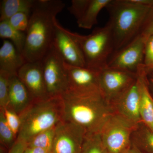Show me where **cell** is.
Instances as JSON below:
<instances>
[{"mask_svg": "<svg viewBox=\"0 0 153 153\" xmlns=\"http://www.w3.org/2000/svg\"><path fill=\"white\" fill-rule=\"evenodd\" d=\"M63 120L85 130L86 134L100 133L113 111L100 89L67 90L61 96Z\"/></svg>", "mask_w": 153, "mask_h": 153, "instance_id": "6da1fadb", "label": "cell"}, {"mask_svg": "<svg viewBox=\"0 0 153 153\" xmlns=\"http://www.w3.org/2000/svg\"><path fill=\"white\" fill-rule=\"evenodd\" d=\"M65 6L60 0H36L25 33L22 55L27 62L40 61L52 47L56 16Z\"/></svg>", "mask_w": 153, "mask_h": 153, "instance_id": "7a4b0ae2", "label": "cell"}, {"mask_svg": "<svg viewBox=\"0 0 153 153\" xmlns=\"http://www.w3.org/2000/svg\"><path fill=\"white\" fill-rule=\"evenodd\" d=\"M152 7L139 2L137 0H111L105 8L109 13L107 25L112 36L114 53L125 47L139 35Z\"/></svg>", "mask_w": 153, "mask_h": 153, "instance_id": "3957f363", "label": "cell"}, {"mask_svg": "<svg viewBox=\"0 0 153 153\" xmlns=\"http://www.w3.org/2000/svg\"><path fill=\"white\" fill-rule=\"evenodd\" d=\"M19 115L21 123L17 139L27 143L39 133L54 127L63 120L61 97L33 101Z\"/></svg>", "mask_w": 153, "mask_h": 153, "instance_id": "277c9868", "label": "cell"}, {"mask_svg": "<svg viewBox=\"0 0 153 153\" xmlns=\"http://www.w3.org/2000/svg\"><path fill=\"white\" fill-rule=\"evenodd\" d=\"M79 45L88 68L101 70L105 68L114 52L113 40L109 27L96 28L88 35L71 32Z\"/></svg>", "mask_w": 153, "mask_h": 153, "instance_id": "5b68a950", "label": "cell"}, {"mask_svg": "<svg viewBox=\"0 0 153 153\" xmlns=\"http://www.w3.org/2000/svg\"><path fill=\"white\" fill-rule=\"evenodd\" d=\"M137 125L119 115L110 116L100 132L108 153H121L131 145L132 134Z\"/></svg>", "mask_w": 153, "mask_h": 153, "instance_id": "8992f818", "label": "cell"}, {"mask_svg": "<svg viewBox=\"0 0 153 153\" xmlns=\"http://www.w3.org/2000/svg\"><path fill=\"white\" fill-rule=\"evenodd\" d=\"M41 61L48 95L60 96L68 88L65 62L52 45Z\"/></svg>", "mask_w": 153, "mask_h": 153, "instance_id": "52a82bcc", "label": "cell"}, {"mask_svg": "<svg viewBox=\"0 0 153 153\" xmlns=\"http://www.w3.org/2000/svg\"><path fill=\"white\" fill-rule=\"evenodd\" d=\"M86 135L85 130L63 120L55 126L52 153H81Z\"/></svg>", "mask_w": 153, "mask_h": 153, "instance_id": "ba28073f", "label": "cell"}, {"mask_svg": "<svg viewBox=\"0 0 153 153\" xmlns=\"http://www.w3.org/2000/svg\"><path fill=\"white\" fill-rule=\"evenodd\" d=\"M146 42L145 38L139 34L129 44L114 52L106 67L137 73L143 65Z\"/></svg>", "mask_w": 153, "mask_h": 153, "instance_id": "9c48e42d", "label": "cell"}, {"mask_svg": "<svg viewBox=\"0 0 153 153\" xmlns=\"http://www.w3.org/2000/svg\"><path fill=\"white\" fill-rule=\"evenodd\" d=\"M137 77V73L105 67L100 71V88L110 103L130 87Z\"/></svg>", "mask_w": 153, "mask_h": 153, "instance_id": "30bf717a", "label": "cell"}, {"mask_svg": "<svg viewBox=\"0 0 153 153\" xmlns=\"http://www.w3.org/2000/svg\"><path fill=\"white\" fill-rule=\"evenodd\" d=\"M52 45L64 62L71 66L86 67L81 49L71 34V31L55 22Z\"/></svg>", "mask_w": 153, "mask_h": 153, "instance_id": "8fae6325", "label": "cell"}, {"mask_svg": "<svg viewBox=\"0 0 153 153\" xmlns=\"http://www.w3.org/2000/svg\"><path fill=\"white\" fill-rule=\"evenodd\" d=\"M140 96V80L137 74L136 80L130 87L110 102L114 113L135 124L142 122L139 110Z\"/></svg>", "mask_w": 153, "mask_h": 153, "instance_id": "7c38bea8", "label": "cell"}, {"mask_svg": "<svg viewBox=\"0 0 153 153\" xmlns=\"http://www.w3.org/2000/svg\"><path fill=\"white\" fill-rule=\"evenodd\" d=\"M17 76L28 89L33 102L49 97L45 85L41 60L26 62L18 71Z\"/></svg>", "mask_w": 153, "mask_h": 153, "instance_id": "4fadbf2b", "label": "cell"}, {"mask_svg": "<svg viewBox=\"0 0 153 153\" xmlns=\"http://www.w3.org/2000/svg\"><path fill=\"white\" fill-rule=\"evenodd\" d=\"M111 0H72L68 8L76 19L78 27L90 30L97 23L100 11L106 8Z\"/></svg>", "mask_w": 153, "mask_h": 153, "instance_id": "5bb4252c", "label": "cell"}, {"mask_svg": "<svg viewBox=\"0 0 153 153\" xmlns=\"http://www.w3.org/2000/svg\"><path fill=\"white\" fill-rule=\"evenodd\" d=\"M65 66L68 77L67 90L84 91L100 89L99 76L101 70L71 66L65 62Z\"/></svg>", "mask_w": 153, "mask_h": 153, "instance_id": "9a60e30c", "label": "cell"}, {"mask_svg": "<svg viewBox=\"0 0 153 153\" xmlns=\"http://www.w3.org/2000/svg\"><path fill=\"white\" fill-rule=\"evenodd\" d=\"M33 102L28 89L17 75H11L9 85L8 107L20 115Z\"/></svg>", "mask_w": 153, "mask_h": 153, "instance_id": "2e32d148", "label": "cell"}, {"mask_svg": "<svg viewBox=\"0 0 153 153\" xmlns=\"http://www.w3.org/2000/svg\"><path fill=\"white\" fill-rule=\"evenodd\" d=\"M26 62L22 54L10 41H3L0 48V70L11 75H17L19 69Z\"/></svg>", "mask_w": 153, "mask_h": 153, "instance_id": "e0dca14e", "label": "cell"}, {"mask_svg": "<svg viewBox=\"0 0 153 153\" xmlns=\"http://www.w3.org/2000/svg\"><path fill=\"white\" fill-rule=\"evenodd\" d=\"M140 80L139 110L142 122L153 131V98L148 90L146 74L143 71L137 73Z\"/></svg>", "mask_w": 153, "mask_h": 153, "instance_id": "ac0fdd59", "label": "cell"}, {"mask_svg": "<svg viewBox=\"0 0 153 153\" xmlns=\"http://www.w3.org/2000/svg\"><path fill=\"white\" fill-rule=\"evenodd\" d=\"M36 0H2L1 1L0 21H7L21 12L31 13Z\"/></svg>", "mask_w": 153, "mask_h": 153, "instance_id": "d6986e66", "label": "cell"}, {"mask_svg": "<svg viewBox=\"0 0 153 153\" xmlns=\"http://www.w3.org/2000/svg\"><path fill=\"white\" fill-rule=\"evenodd\" d=\"M131 141L143 153H153V131L143 123L137 125L132 134Z\"/></svg>", "mask_w": 153, "mask_h": 153, "instance_id": "ffe728a7", "label": "cell"}, {"mask_svg": "<svg viewBox=\"0 0 153 153\" xmlns=\"http://www.w3.org/2000/svg\"><path fill=\"white\" fill-rule=\"evenodd\" d=\"M0 37L10 41L22 54L26 43V33L15 29L7 21H3L0 22Z\"/></svg>", "mask_w": 153, "mask_h": 153, "instance_id": "44dd1931", "label": "cell"}, {"mask_svg": "<svg viewBox=\"0 0 153 153\" xmlns=\"http://www.w3.org/2000/svg\"><path fill=\"white\" fill-rule=\"evenodd\" d=\"M55 126L39 133L33 137L28 142L27 146L42 148L52 152L55 136Z\"/></svg>", "mask_w": 153, "mask_h": 153, "instance_id": "7402d4cb", "label": "cell"}, {"mask_svg": "<svg viewBox=\"0 0 153 153\" xmlns=\"http://www.w3.org/2000/svg\"><path fill=\"white\" fill-rule=\"evenodd\" d=\"M81 153H108L100 133L86 134Z\"/></svg>", "mask_w": 153, "mask_h": 153, "instance_id": "603a6c76", "label": "cell"}, {"mask_svg": "<svg viewBox=\"0 0 153 153\" xmlns=\"http://www.w3.org/2000/svg\"><path fill=\"white\" fill-rule=\"evenodd\" d=\"M17 136L6 122L2 110L0 109V141L1 143L10 149L16 142Z\"/></svg>", "mask_w": 153, "mask_h": 153, "instance_id": "cb8c5ba5", "label": "cell"}, {"mask_svg": "<svg viewBox=\"0 0 153 153\" xmlns=\"http://www.w3.org/2000/svg\"><path fill=\"white\" fill-rule=\"evenodd\" d=\"M11 74L0 70V109H4L9 105L10 79Z\"/></svg>", "mask_w": 153, "mask_h": 153, "instance_id": "d4e9b609", "label": "cell"}, {"mask_svg": "<svg viewBox=\"0 0 153 153\" xmlns=\"http://www.w3.org/2000/svg\"><path fill=\"white\" fill-rule=\"evenodd\" d=\"M30 15V13L21 12L15 14L7 21L15 29L26 33L29 25Z\"/></svg>", "mask_w": 153, "mask_h": 153, "instance_id": "484cf974", "label": "cell"}, {"mask_svg": "<svg viewBox=\"0 0 153 153\" xmlns=\"http://www.w3.org/2000/svg\"><path fill=\"white\" fill-rule=\"evenodd\" d=\"M1 110H2L4 112L7 123L17 136L20 130L21 123L19 115L9 107Z\"/></svg>", "mask_w": 153, "mask_h": 153, "instance_id": "4316f807", "label": "cell"}, {"mask_svg": "<svg viewBox=\"0 0 153 153\" xmlns=\"http://www.w3.org/2000/svg\"><path fill=\"white\" fill-rule=\"evenodd\" d=\"M143 65L146 71L153 70V35L146 41Z\"/></svg>", "mask_w": 153, "mask_h": 153, "instance_id": "83f0119b", "label": "cell"}, {"mask_svg": "<svg viewBox=\"0 0 153 153\" xmlns=\"http://www.w3.org/2000/svg\"><path fill=\"white\" fill-rule=\"evenodd\" d=\"M140 34L145 38L146 41L153 35V7L145 20Z\"/></svg>", "mask_w": 153, "mask_h": 153, "instance_id": "f1b7e54d", "label": "cell"}, {"mask_svg": "<svg viewBox=\"0 0 153 153\" xmlns=\"http://www.w3.org/2000/svg\"><path fill=\"white\" fill-rule=\"evenodd\" d=\"M27 147V143L22 140L17 139L16 142L9 149L8 153H24Z\"/></svg>", "mask_w": 153, "mask_h": 153, "instance_id": "f546056e", "label": "cell"}, {"mask_svg": "<svg viewBox=\"0 0 153 153\" xmlns=\"http://www.w3.org/2000/svg\"><path fill=\"white\" fill-rule=\"evenodd\" d=\"M24 153H52V152L42 148L27 146Z\"/></svg>", "mask_w": 153, "mask_h": 153, "instance_id": "4dcf8cb0", "label": "cell"}, {"mask_svg": "<svg viewBox=\"0 0 153 153\" xmlns=\"http://www.w3.org/2000/svg\"><path fill=\"white\" fill-rule=\"evenodd\" d=\"M149 71H152L153 72V70ZM146 79L147 85L148 90L151 96L153 99V75H152L149 78H148L146 76Z\"/></svg>", "mask_w": 153, "mask_h": 153, "instance_id": "1f68e13d", "label": "cell"}, {"mask_svg": "<svg viewBox=\"0 0 153 153\" xmlns=\"http://www.w3.org/2000/svg\"><path fill=\"white\" fill-rule=\"evenodd\" d=\"M121 153H143L131 143L130 146Z\"/></svg>", "mask_w": 153, "mask_h": 153, "instance_id": "d6a6232c", "label": "cell"}, {"mask_svg": "<svg viewBox=\"0 0 153 153\" xmlns=\"http://www.w3.org/2000/svg\"></svg>", "mask_w": 153, "mask_h": 153, "instance_id": "836d02e7", "label": "cell"}]
</instances>
